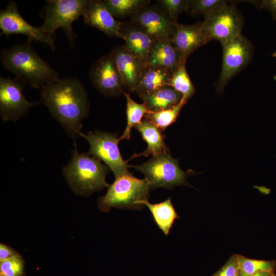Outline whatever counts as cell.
<instances>
[{
    "label": "cell",
    "mask_w": 276,
    "mask_h": 276,
    "mask_svg": "<svg viewBox=\"0 0 276 276\" xmlns=\"http://www.w3.org/2000/svg\"><path fill=\"white\" fill-rule=\"evenodd\" d=\"M40 89L41 102L75 144L82 127V121L89 112L84 85L75 77H67L43 85Z\"/></svg>",
    "instance_id": "cell-1"
},
{
    "label": "cell",
    "mask_w": 276,
    "mask_h": 276,
    "mask_svg": "<svg viewBox=\"0 0 276 276\" xmlns=\"http://www.w3.org/2000/svg\"><path fill=\"white\" fill-rule=\"evenodd\" d=\"M1 60L4 68L14 74L17 80L36 88L60 79L56 71L28 44L3 49Z\"/></svg>",
    "instance_id": "cell-2"
},
{
    "label": "cell",
    "mask_w": 276,
    "mask_h": 276,
    "mask_svg": "<svg viewBox=\"0 0 276 276\" xmlns=\"http://www.w3.org/2000/svg\"><path fill=\"white\" fill-rule=\"evenodd\" d=\"M108 168L89 153L79 152L75 146L71 160L62 172L76 194L87 196L109 187L106 181Z\"/></svg>",
    "instance_id": "cell-3"
},
{
    "label": "cell",
    "mask_w": 276,
    "mask_h": 276,
    "mask_svg": "<svg viewBox=\"0 0 276 276\" xmlns=\"http://www.w3.org/2000/svg\"><path fill=\"white\" fill-rule=\"evenodd\" d=\"M150 186L145 179H139L129 171L115 178L106 194L98 200L99 209L107 212L110 208L140 210L139 202L148 200Z\"/></svg>",
    "instance_id": "cell-4"
},
{
    "label": "cell",
    "mask_w": 276,
    "mask_h": 276,
    "mask_svg": "<svg viewBox=\"0 0 276 276\" xmlns=\"http://www.w3.org/2000/svg\"><path fill=\"white\" fill-rule=\"evenodd\" d=\"M129 167L144 175L151 190L157 188L172 189L177 186L190 185L187 179L195 173L192 170H181L178 159L174 158L169 152L152 156L142 165H129Z\"/></svg>",
    "instance_id": "cell-5"
},
{
    "label": "cell",
    "mask_w": 276,
    "mask_h": 276,
    "mask_svg": "<svg viewBox=\"0 0 276 276\" xmlns=\"http://www.w3.org/2000/svg\"><path fill=\"white\" fill-rule=\"evenodd\" d=\"M90 0H49L44 11L41 29L55 38L56 31L62 28L72 44L75 35L72 25L83 16Z\"/></svg>",
    "instance_id": "cell-6"
},
{
    "label": "cell",
    "mask_w": 276,
    "mask_h": 276,
    "mask_svg": "<svg viewBox=\"0 0 276 276\" xmlns=\"http://www.w3.org/2000/svg\"><path fill=\"white\" fill-rule=\"evenodd\" d=\"M204 16L202 29L210 41L215 40L223 44L241 34L243 19L235 5L227 1L206 12Z\"/></svg>",
    "instance_id": "cell-7"
},
{
    "label": "cell",
    "mask_w": 276,
    "mask_h": 276,
    "mask_svg": "<svg viewBox=\"0 0 276 276\" xmlns=\"http://www.w3.org/2000/svg\"><path fill=\"white\" fill-rule=\"evenodd\" d=\"M79 136L88 143V153L104 162L115 178L128 171L127 162L123 159L119 150L120 140L117 134L95 130L86 134L81 132Z\"/></svg>",
    "instance_id": "cell-8"
},
{
    "label": "cell",
    "mask_w": 276,
    "mask_h": 276,
    "mask_svg": "<svg viewBox=\"0 0 276 276\" xmlns=\"http://www.w3.org/2000/svg\"><path fill=\"white\" fill-rule=\"evenodd\" d=\"M221 45L222 68L216 86L218 93L223 91L229 80L246 66L252 54L251 43L242 34Z\"/></svg>",
    "instance_id": "cell-9"
},
{
    "label": "cell",
    "mask_w": 276,
    "mask_h": 276,
    "mask_svg": "<svg viewBox=\"0 0 276 276\" xmlns=\"http://www.w3.org/2000/svg\"><path fill=\"white\" fill-rule=\"evenodd\" d=\"M23 83L0 77V116L4 122H16L40 102L28 101L24 94Z\"/></svg>",
    "instance_id": "cell-10"
},
{
    "label": "cell",
    "mask_w": 276,
    "mask_h": 276,
    "mask_svg": "<svg viewBox=\"0 0 276 276\" xmlns=\"http://www.w3.org/2000/svg\"><path fill=\"white\" fill-rule=\"evenodd\" d=\"M0 29L1 35L21 34L28 37L30 42L32 41L41 42L48 45L53 51L55 50V38L44 32L40 27H35L29 24L19 13L14 2H9L6 8L1 10Z\"/></svg>",
    "instance_id": "cell-11"
},
{
    "label": "cell",
    "mask_w": 276,
    "mask_h": 276,
    "mask_svg": "<svg viewBox=\"0 0 276 276\" xmlns=\"http://www.w3.org/2000/svg\"><path fill=\"white\" fill-rule=\"evenodd\" d=\"M90 80L95 88L106 97H117L125 87L110 54L100 57L91 66Z\"/></svg>",
    "instance_id": "cell-12"
},
{
    "label": "cell",
    "mask_w": 276,
    "mask_h": 276,
    "mask_svg": "<svg viewBox=\"0 0 276 276\" xmlns=\"http://www.w3.org/2000/svg\"><path fill=\"white\" fill-rule=\"evenodd\" d=\"M130 19L134 20L155 40H171L176 24L166 15L159 5H147L132 14Z\"/></svg>",
    "instance_id": "cell-13"
},
{
    "label": "cell",
    "mask_w": 276,
    "mask_h": 276,
    "mask_svg": "<svg viewBox=\"0 0 276 276\" xmlns=\"http://www.w3.org/2000/svg\"><path fill=\"white\" fill-rule=\"evenodd\" d=\"M110 53L125 88L134 92L146 64L124 45L113 48Z\"/></svg>",
    "instance_id": "cell-14"
},
{
    "label": "cell",
    "mask_w": 276,
    "mask_h": 276,
    "mask_svg": "<svg viewBox=\"0 0 276 276\" xmlns=\"http://www.w3.org/2000/svg\"><path fill=\"white\" fill-rule=\"evenodd\" d=\"M87 25L95 27L109 37L121 38L122 22L114 18L102 1L90 0L83 15Z\"/></svg>",
    "instance_id": "cell-15"
},
{
    "label": "cell",
    "mask_w": 276,
    "mask_h": 276,
    "mask_svg": "<svg viewBox=\"0 0 276 276\" xmlns=\"http://www.w3.org/2000/svg\"><path fill=\"white\" fill-rule=\"evenodd\" d=\"M170 41L186 60L193 51L210 41L203 32L202 22L193 25L177 22Z\"/></svg>",
    "instance_id": "cell-16"
},
{
    "label": "cell",
    "mask_w": 276,
    "mask_h": 276,
    "mask_svg": "<svg viewBox=\"0 0 276 276\" xmlns=\"http://www.w3.org/2000/svg\"><path fill=\"white\" fill-rule=\"evenodd\" d=\"M121 33L125 48L145 64L155 40L137 22L130 19L122 22Z\"/></svg>",
    "instance_id": "cell-17"
},
{
    "label": "cell",
    "mask_w": 276,
    "mask_h": 276,
    "mask_svg": "<svg viewBox=\"0 0 276 276\" xmlns=\"http://www.w3.org/2000/svg\"><path fill=\"white\" fill-rule=\"evenodd\" d=\"M170 39L155 41L149 52L146 64L164 68L173 74L179 65L186 61Z\"/></svg>",
    "instance_id": "cell-18"
},
{
    "label": "cell",
    "mask_w": 276,
    "mask_h": 276,
    "mask_svg": "<svg viewBox=\"0 0 276 276\" xmlns=\"http://www.w3.org/2000/svg\"><path fill=\"white\" fill-rule=\"evenodd\" d=\"M141 134L143 139L147 143V147L143 152L134 154L131 158L140 156H157L168 153L169 150L164 141L161 130L148 119L145 118L134 127Z\"/></svg>",
    "instance_id": "cell-19"
},
{
    "label": "cell",
    "mask_w": 276,
    "mask_h": 276,
    "mask_svg": "<svg viewBox=\"0 0 276 276\" xmlns=\"http://www.w3.org/2000/svg\"><path fill=\"white\" fill-rule=\"evenodd\" d=\"M172 75L171 72L164 68L146 65L134 92L140 97L169 85Z\"/></svg>",
    "instance_id": "cell-20"
},
{
    "label": "cell",
    "mask_w": 276,
    "mask_h": 276,
    "mask_svg": "<svg viewBox=\"0 0 276 276\" xmlns=\"http://www.w3.org/2000/svg\"><path fill=\"white\" fill-rule=\"evenodd\" d=\"M148 110L156 111L171 108L178 104L182 95L169 85L140 97Z\"/></svg>",
    "instance_id": "cell-21"
},
{
    "label": "cell",
    "mask_w": 276,
    "mask_h": 276,
    "mask_svg": "<svg viewBox=\"0 0 276 276\" xmlns=\"http://www.w3.org/2000/svg\"><path fill=\"white\" fill-rule=\"evenodd\" d=\"M139 203L143 206H147L156 224L166 236H168L175 220L179 218L171 197L157 203H151L148 200L140 201Z\"/></svg>",
    "instance_id": "cell-22"
},
{
    "label": "cell",
    "mask_w": 276,
    "mask_h": 276,
    "mask_svg": "<svg viewBox=\"0 0 276 276\" xmlns=\"http://www.w3.org/2000/svg\"><path fill=\"white\" fill-rule=\"evenodd\" d=\"M126 100L127 126L119 140H129L133 127L140 124L148 111L144 103L135 102L128 93H124Z\"/></svg>",
    "instance_id": "cell-23"
},
{
    "label": "cell",
    "mask_w": 276,
    "mask_h": 276,
    "mask_svg": "<svg viewBox=\"0 0 276 276\" xmlns=\"http://www.w3.org/2000/svg\"><path fill=\"white\" fill-rule=\"evenodd\" d=\"M102 2L111 14L118 18L130 17L150 3L149 0H103Z\"/></svg>",
    "instance_id": "cell-24"
},
{
    "label": "cell",
    "mask_w": 276,
    "mask_h": 276,
    "mask_svg": "<svg viewBox=\"0 0 276 276\" xmlns=\"http://www.w3.org/2000/svg\"><path fill=\"white\" fill-rule=\"evenodd\" d=\"M186 61L182 62L172 74L169 86L180 93L187 101L195 93V89L186 67Z\"/></svg>",
    "instance_id": "cell-25"
},
{
    "label": "cell",
    "mask_w": 276,
    "mask_h": 276,
    "mask_svg": "<svg viewBox=\"0 0 276 276\" xmlns=\"http://www.w3.org/2000/svg\"><path fill=\"white\" fill-rule=\"evenodd\" d=\"M187 102L182 98L178 104L169 109L156 111L148 110L145 117L161 131L164 130L176 120L182 107Z\"/></svg>",
    "instance_id": "cell-26"
},
{
    "label": "cell",
    "mask_w": 276,
    "mask_h": 276,
    "mask_svg": "<svg viewBox=\"0 0 276 276\" xmlns=\"http://www.w3.org/2000/svg\"><path fill=\"white\" fill-rule=\"evenodd\" d=\"M238 262L239 271L247 274L262 271L274 272L276 269V261L274 260H255L238 255Z\"/></svg>",
    "instance_id": "cell-27"
},
{
    "label": "cell",
    "mask_w": 276,
    "mask_h": 276,
    "mask_svg": "<svg viewBox=\"0 0 276 276\" xmlns=\"http://www.w3.org/2000/svg\"><path fill=\"white\" fill-rule=\"evenodd\" d=\"M225 2L226 1L224 0H188L186 12L192 16L204 15Z\"/></svg>",
    "instance_id": "cell-28"
},
{
    "label": "cell",
    "mask_w": 276,
    "mask_h": 276,
    "mask_svg": "<svg viewBox=\"0 0 276 276\" xmlns=\"http://www.w3.org/2000/svg\"><path fill=\"white\" fill-rule=\"evenodd\" d=\"M159 6L169 18L174 22H177L179 15L186 12L188 0H158Z\"/></svg>",
    "instance_id": "cell-29"
},
{
    "label": "cell",
    "mask_w": 276,
    "mask_h": 276,
    "mask_svg": "<svg viewBox=\"0 0 276 276\" xmlns=\"http://www.w3.org/2000/svg\"><path fill=\"white\" fill-rule=\"evenodd\" d=\"M24 262L19 254L0 261V276H22Z\"/></svg>",
    "instance_id": "cell-30"
},
{
    "label": "cell",
    "mask_w": 276,
    "mask_h": 276,
    "mask_svg": "<svg viewBox=\"0 0 276 276\" xmlns=\"http://www.w3.org/2000/svg\"><path fill=\"white\" fill-rule=\"evenodd\" d=\"M239 271L238 255L235 254L212 276H238Z\"/></svg>",
    "instance_id": "cell-31"
},
{
    "label": "cell",
    "mask_w": 276,
    "mask_h": 276,
    "mask_svg": "<svg viewBox=\"0 0 276 276\" xmlns=\"http://www.w3.org/2000/svg\"><path fill=\"white\" fill-rule=\"evenodd\" d=\"M259 7L269 11L276 19V0H263L258 3Z\"/></svg>",
    "instance_id": "cell-32"
},
{
    "label": "cell",
    "mask_w": 276,
    "mask_h": 276,
    "mask_svg": "<svg viewBox=\"0 0 276 276\" xmlns=\"http://www.w3.org/2000/svg\"><path fill=\"white\" fill-rule=\"evenodd\" d=\"M18 254L16 252L8 246L1 243L0 244V261L6 260L11 258Z\"/></svg>",
    "instance_id": "cell-33"
},
{
    "label": "cell",
    "mask_w": 276,
    "mask_h": 276,
    "mask_svg": "<svg viewBox=\"0 0 276 276\" xmlns=\"http://www.w3.org/2000/svg\"><path fill=\"white\" fill-rule=\"evenodd\" d=\"M238 276H276L274 272L262 271L252 274H247L239 271Z\"/></svg>",
    "instance_id": "cell-34"
},
{
    "label": "cell",
    "mask_w": 276,
    "mask_h": 276,
    "mask_svg": "<svg viewBox=\"0 0 276 276\" xmlns=\"http://www.w3.org/2000/svg\"><path fill=\"white\" fill-rule=\"evenodd\" d=\"M272 56L274 57H276V51L274 53H273Z\"/></svg>",
    "instance_id": "cell-35"
}]
</instances>
